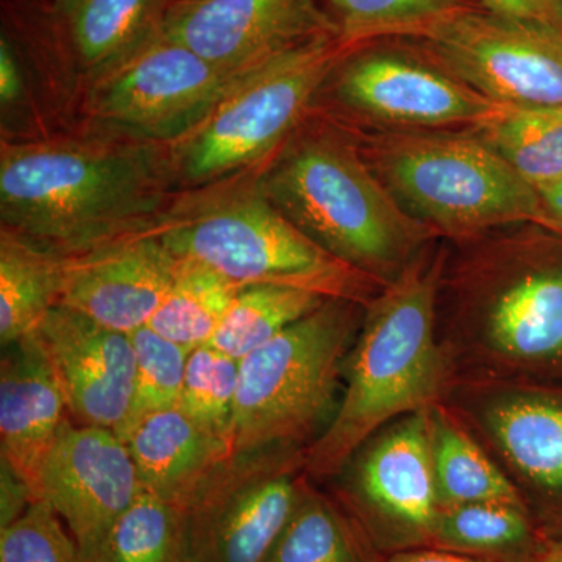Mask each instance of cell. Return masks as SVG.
<instances>
[{
  "label": "cell",
  "instance_id": "5b68a950",
  "mask_svg": "<svg viewBox=\"0 0 562 562\" xmlns=\"http://www.w3.org/2000/svg\"><path fill=\"white\" fill-rule=\"evenodd\" d=\"M358 147L398 205L441 238L549 227L538 191L471 131L375 132Z\"/></svg>",
  "mask_w": 562,
  "mask_h": 562
},
{
  "label": "cell",
  "instance_id": "4dcf8cb0",
  "mask_svg": "<svg viewBox=\"0 0 562 562\" xmlns=\"http://www.w3.org/2000/svg\"><path fill=\"white\" fill-rule=\"evenodd\" d=\"M239 371L241 360L211 344L192 349L177 406L203 427L231 441Z\"/></svg>",
  "mask_w": 562,
  "mask_h": 562
},
{
  "label": "cell",
  "instance_id": "e575fe53",
  "mask_svg": "<svg viewBox=\"0 0 562 562\" xmlns=\"http://www.w3.org/2000/svg\"><path fill=\"white\" fill-rule=\"evenodd\" d=\"M479 3L501 16L549 22L561 27V0H479Z\"/></svg>",
  "mask_w": 562,
  "mask_h": 562
},
{
  "label": "cell",
  "instance_id": "d6986e66",
  "mask_svg": "<svg viewBox=\"0 0 562 562\" xmlns=\"http://www.w3.org/2000/svg\"><path fill=\"white\" fill-rule=\"evenodd\" d=\"M172 2L69 0L44 5L33 0H7V13L33 47L95 79L160 32Z\"/></svg>",
  "mask_w": 562,
  "mask_h": 562
},
{
  "label": "cell",
  "instance_id": "f35d334b",
  "mask_svg": "<svg viewBox=\"0 0 562 562\" xmlns=\"http://www.w3.org/2000/svg\"><path fill=\"white\" fill-rule=\"evenodd\" d=\"M543 562H562V543L561 546H550L543 557Z\"/></svg>",
  "mask_w": 562,
  "mask_h": 562
},
{
  "label": "cell",
  "instance_id": "44dd1931",
  "mask_svg": "<svg viewBox=\"0 0 562 562\" xmlns=\"http://www.w3.org/2000/svg\"><path fill=\"white\" fill-rule=\"evenodd\" d=\"M114 432L135 462L140 487L181 506L232 454L227 438L203 427L179 406L136 414Z\"/></svg>",
  "mask_w": 562,
  "mask_h": 562
},
{
  "label": "cell",
  "instance_id": "8fae6325",
  "mask_svg": "<svg viewBox=\"0 0 562 562\" xmlns=\"http://www.w3.org/2000/svg\"><path fill=\"white\" fill-rule=\"evenodd\" d=\"M305 450L232 453L183 506L190 562H262L308 482Z\"/></svg>",
  "mask_w": 562,
  "mask_h": 562
},
{
  "label": "cell",
  "instance_id": "3957f363",
  "mask_svg": "<svg viewBox=\"0 0 562 562\" xmlns=\"http://www.w3.org/2000/svg\"><path fill=\"white\" fill-rule=\"evenodd\" d=\"M162 201L157 160L136 147L3 144V227L58 254L150 228Z\"/></svg>",
  "mask_w": 562,
  "mask_h": 562
},
{
  "label": "cell",
  "instance_id": "9c48e42d",
  "mask_svg": "<svg viewBox=\"0 0 562 562\" xmlns=\"http://www.w3.org/2000/svg\"><path fill=\"white\" fill-rule=\"evenodd\" d=\"M447 405L522 497L549 546L562 543V379L457 382Z\"/></svg>",
  "mask_w": 562,
  "mask_h": 562
},
{
  "label": "cell",
  "instance_id": "52a82bcc",
  "mask_svg": "<svg viewBox=\"0 0 562 562\" xmlns=\"http://www.w3.org/2000/svg\"><path fill=\"white\" fill-rule=\"evenodd\" d=\"M149 231L179 260L209 266L239 288H295L364 306L384 288L322 249L258 187L165 214Z\"/></svg>",
  "mask_w": 562,
  "mask_h": 562
},
{
  "label": "cell",
  "instance_id": "cb8c5ba5",
  "mask_svg": "<svg viewBox=\"0 0 562 562\" xmlns=\"http://www.w3.org/2000/svg\"><path fill=\"white\" fill-rule=\"evenodd\" d=\"M386 558L341 503L308 480L262 562H384Z\"/></svg>",
  "mask_w": 562,
  "mask_h": 562
},
{
  "label": "cell",
  "instance_id": "30bf717a",
  "mask_svg": "<svg viewBox=\"0 0 562 562\" xmlns=\"http://www.w3.org/2000/svg\"><path fill=\"white\" fill-rule=\"evenodd\" d=\"M430 409L391 422L324 483L384 557L432 547L435 541L441 505L432 469Z\"/></svg>",
  "mask_w": 562,
  "mask_h": 562
},
{
  "label": "cell",
  "instance_id": "7a4b0ae2",
  "mask_svg": "<svg viewBox=\"0 0 562 562\" xmlns=\"http://www.w3.org/2000/svg\"><path fill=\"white\" fill-rule=\"evenodd\" d=\"M449 247L435 241L364 306L346 366L341 402L324 435L305 450L312 482H330L376 431L446 401L452 375L436 333Z\"/></svg>",
  "mask_w": 562,
  "mask_h": 562
},
{
  "label": "cell",
  "instance_id": "5bb4252c",
  "mask_svg": "<svg viewBox=\"0 0 562 562\" xmlns=\"http://www.w3.org/2000/svg\"><path fill=\"white\" fill-rule=\"evenodd\" d=\"M246 76L213 65L160 29L92 79L91 113L143 135L192 132Z\"/></svg>",
  "mask_w": 562,
  "mask_h": 562
},
{
  "label": "cell",
  "instance_id": "4fadbf2b",
  "mask_svg": "<svg viewBox=\"0 0 562 562\" xmlns=\"http://www.w3.org/2000/svg\"><path fill=\"white\" fill-rule=\"evenodd\" d=\"M333 77L339 102L376 132L471 131L497 105L409 40L364 44Z\"/></svg>",
  "mask_w": 562,
  "mask_h": 562
},
{
  "label": "cell",
  "instance_id": "1f68e13d",
  "mask_svg": "<svg viewBox=\"0 0 562 562\" xmlns=\"http://www.w3.org/2000/svg\"><path fill=\"white\" fill-rule=\"evenodd\" d=\"M131 338L135 350L132 416L177 406L191 350L151 330L149 325L133 331Z\"/></svg>",
  "mask_w": 562,
  "mask_h": 562
},
{
  "label": "cell",
  "instance_id": "2e32d148",
  "mask_svg": "<svg viewBox=\"0 0 562 562\" xmlns=\"http://www.w3.org/2000/svg\"><path fill=\"white\" fill-rule=\"evenodd\" d=\"M161 32L233 74L338 36L321 0H173Z\"/></svg>",
  "mask_w": 562,
  "mask_h": 562
},
{
  "label": "cell",
  "instance_id": "7402d4cb",
  "mask_svg": "<svg viewBox=\"0 0 562 562\" xmlns=\"http://www.w3.org/2000/svg\"><path fill=\"white\" fill-rule=\"evenodd\" d=\"M430 443L441 509L475 503L525 508L512 480L446 402L430 409Z\"/></svg>",
  "mask_w": 562,
  "mask_h": 562
},
{
  "label": "cell",
  "instance_id": "9a60e30c",
  "mask_svg": "<svg viewBox=\"0 0 562 562\" xmlns=\"http://www.w3.org/2000/svg\"><path fill=\"white\" fill-rule=\"evenodd\" d=\"M135 462L120 436L106 428L63 425L35 483L36 501L46 502L90 562L139 494Z\"/></svg>",
  "mask_w": 562,
  "mask_h": 562
},
{
  "label": "cell",
  "instance_id": "d590c367",
  "mask_svg": "<svg viewBox=\"0 0 562 562\" xmlns=\"http://www.w3.org/2000/svg\"><path fill=\"white\" fill-rule=\"evenodd\" d=\"M22 90L20 63L9 33L0 36V99L2 103L18 101Z\"/></svg>",
  "mask_w": 562,
  "mask_h": 562
},
{
  "label": "cell",
  "instance_id": "4316f807",
  "mask_svg": "<svg viewBox=\"0 0 562 562\" xmlns=\"http://www.w3.org/2000/svg\"><path fill=\"white\" fill-rule=\"evenodd\" d=\"M239 290L209 266L180 260L168 294L147 325L184 349L206 346L220 330Z\"/></svg>",
  "mask_w": 562,
  "mask_h": 562
},
{
  "label": "cell",
  "instance_id": "60d3db41",
  "mask_svg": "<svg viewBox=\"0 0 562 562\" xmlns=\"http://www.w3.org/2000/svg\"><path fill=\"white\" fill-rule=\"evenodd\" d=\"M560 21H561V27H562V0H561V16H560Z\"/></svg>",
  "mask_w": 562,
  "mask_h": 562
},
{
  "label": "cell",
  "instance_id": "836d02e7",
  "mask_svg": "<svg viewBox=\"0 0 562 562\" xmlns=\"http://www.w3.org/2000/svg\"><path fill=\"white\" fill-rule=\"evenodd\" d=\"M0 530L10 527L36 502L32 487L0 460Z\"/></svg>",
  "mask_w": 562,
  "mask_h": 562
},
{
  "label": "cell",
  "instance_id": "d4e9b609",
  "mask_svg": "<svg viewBox=\"0 0 562 562\" xmlns=\"http://www.w3.org/2000/svg\"><path fill=\"white\" fill-rule=\"evenodd\" d=\"M432 547L487 562H543L550 546L522 506L475 503L441 509Z\"/></svg>",
  "mask_w": 562,
  "mask_h": 562
},
{
  "label": "cell",
  "instance_id": "6da1fadb",
  "mask_svg": "<svg viewBox=\"0 0 562 562\" xmlns=\"http://www.w3.org/2000/svg\"><path fill=\"white\" fill-rule=\"evenodd\" d=\"M457 244L436 313L452 383L562 379V241L501 228Z\"/></svg>",
  "mask_w": 562,
  "mask_h": 562
},
{
  "label": "cell",
  "instance_id": "277c9868",
  "mask_svg": "<svg viewBox=\"0 0 562 562\" xmlns=\"http://www.w3.org/2000/svg\"><path fill=\"white\" fill-rule=\"evenodd\" d=\"M258 190L322 249L382 286L441 239L398 205L358 144L330 133L292 143Z\"/></svg>",
  "mask_w": 562,
  "mask_h": 562
},
{
  "label": "cell",
  "instance_id": "603a6c76",
  "mask_svg": "<svg viewBox=\"0 0 562 562\" xmlns=\"http://www.w3.org/2000/svg\"><path fill=\"white\" fill-rule=\"evenodd\" d=\"M63 254L21 233L0 231V346L20 341L60 305Z\"/></svg>",
  "mask_w": 562,
  "mask_h": 562
},
{
  "label": "cell",
  "instance_id": "e0dca14e",
  "mask_svg": "<svg viewBox=\"0 0 562 562\" xmlns=\"http://www.w3.org/2000/svg\"><path fill=\"white\" fill-rule=\"evenodd\" d=\"M179 266L149 228L66 254L60 305L132 335L149 324Z\"/></svg>",
  "mask_w": 562,
  "mask_h": 562
},
{
  "label": "cell",
  "instance_id": "ac0fdd59",
  "mask_svg": "<svg viewBox=\"0 0 562 562\" xmlns=\"http://www.w3.org/2000/svg\"><path fill=\"white\" fill-rule=\"evenodd\" d=\"M33 333L60 382L70 420L120 430L132 416L135 398L131 335L61 305Z\"/></svg>",
  "mask_w": 562,
  "mask_h": 562
},
{
  "label": "cell",
  "instance_id": "ffe728a7",
  "mask_svg": "<svg viewBox=\"0 0 562 562\" xmlns=\"http://www.w3.org/2000/svg\"><path fill=\"white\" fill-rule=\"evenodd\" d=\"M68 419L60 382L38 336L32 333L3 347L0 358V460L25 480L32 491L41 465Z\"/></svg>",
  "mask_w": 562,
  "mask_h": 562
},
{
  "label": "cell",
  "instance_id": "ab89813d",
  "mask_svg": "<svg viewBox=\"0 0 562 562\" xmlns=\"http://www.w3.org/2000/svg\"><path fill=\"white\" fill-rule=\"evenodd\" d=\"M33 2L44 3V5H60L69 0H33Z\"/></svg>",
  "mask_w": 562,
  "mask_h": 562
},
{
  "label": "cell",
  "instance_id": "484cf974",
  "mask_svg": "<svg viewBox=\"0 0 562 562\" xmlns=\"http://www.w3.org/2000/svg\"><path fill=\"white\" fill-rule=\"evenodd\" d=\"M471 132L536 191L562 176V106L497 102Z\"/></svg>",
  "mask_w": 562,
  "mask_h": 562
},
{
  "label": "cell",
  "instance_id": "8d00e7d4",
  "mask_svg": "<svg viewBox=\"0 0 562 562\" xmlns=\"http://www.w3.org/2000/svg\"><path fill=\"white\" fill-rule=\"evenodd\" d=\"M384 562H487L465 554L449 552V550L425 547V549L406 550L390 554Z\"/></svg>",
  "mask_w": 562,
  "mask_h": 562
},
{
  "label": "cell",
  "instance_id": "7c38bea8",
  "mask_svg": "<svg viewBox=\"0 0 562 562\" xmlns=\"http://www.w3.org/2000/svg\"><path fill=\"white\" fill-rule=\"evenodd\" d=\"M480 94L513 105L562 106V29L480 3L409 40Z\"/></svg>",
  "mask_w": 562,
  "mask_h": 562
},
{
  "label": "cell",
  "instance_id": "f546056e",
  "mask_svg": "<svg viewBox=\"0 0 562 562\" xmlns=\"http://www.w3.org/2000/svg\"><path fill=\"white\" fill-rule=\"evenodd\" d=\"M327 301L316 292L295 288L244 286L210 344L236 360H243Z\"/></svg>",
  "mask_w": 562,
  "mask_h": 562
},
{
  "label": "cell",
  "instance_id": "ba28073f",
  "mask_svg": "<svg viewBox=\"0 0 562 562\" xmlns=\"http://www.w3.org/2000/svg\"><path fill=\"white\" fill-rule=\"evenodd\" d=\"M355 49L338 36H324L243 77L191 132L181 158L188 179H214L271 154Z\"/></svg>",
  "mask_w": 562,
  "mask_h": 562
},
{
  "label": "cell",
  "instance_id": "f1b7e54d",
  "mask_svg": "<svg viewBox=\"0 0 562 562\" xmlns=\"http://www.w3.org/2000/svg\"><path fill=\"white\" fill-rule=\"evenodd\" d=\"M95 562H190L187 509L140 487Z\"/></svg>",
  "mask_w": 562,
  "mask_h": 562
},
{
  "label": "cell",
  "instance_id": "83f0119b",
  "mask_svg": "<svg viewBox=\"0 0 562 562\" xmlns=\"http://www.w3.org/2000/svg\"><path fill=\"white\" fill-rule=\"evenodd\" d=\"M479 0H321L339 40L351 47L373 41L419 40Z\"/></svg>",
  "mask_w": 562,
  "mask_h": 562
},
{
  "label": "cell",
  "instance_id": "74e56055",
  "mask_svg": "<svg viewBox=\"0 0 562 562\" xmlns=\"http://www.w3.org/2000/svg\"><path fill=\"white\" fill-rule=\"evenodd\" d=\"M543 210H546L549 227L562 232V176L552 183L539 188Z\"/></svg>",
  "mask_w": 562,
  "mask_h": 562
},
{
  "label": "cell",
  "instance_id": "8992f818",
  "mask_svg": "<svg viewBox=\"0 0 562 562\" xmlns=\"http://www.w3.org/2000/svg\"><path fill=\"white\" fill-rule=\"evenodd\" d=\"M362 317L361 303L328 299L243 358L232 453L306 450L324 435L341 402L344 366Z\"/></svg>",
  "mask_w": 562,
  "mask_h": 562
},
{
  "label": "cell",
  "instance_id": "d6a6232c",
  "mask_svg": "<svg viewBox=\"0 0 562 562\" xmlns=\"http://www.w3.org/2000/svg\"><path fill=\"white\" fill-rule=\"evenodd\" d=\"M0 562H90L57 513L32 503L16 522L0 530Z\"/></svg>",
  "mask_w": 562,
  "mask_h": 562
}]
</instances>
